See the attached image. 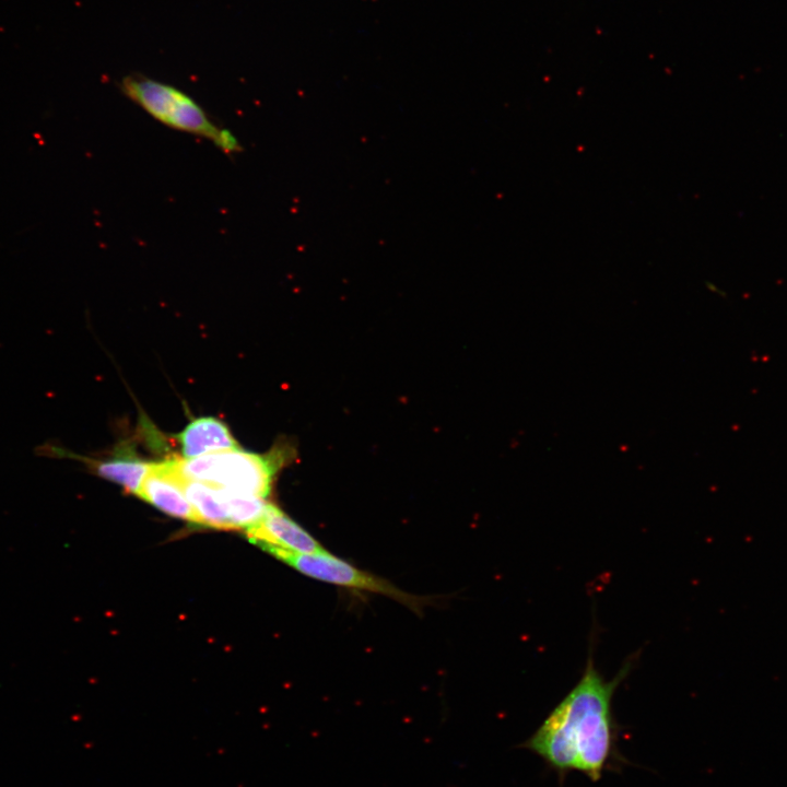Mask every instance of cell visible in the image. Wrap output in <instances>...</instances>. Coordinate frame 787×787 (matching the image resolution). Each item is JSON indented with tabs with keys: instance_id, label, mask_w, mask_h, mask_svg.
I'll return each mask as SVG.
<instances>
[{
	"instance_id": "8992f818",
	"label": "cell",
	"mask_w": 787,
	"mask_h": 787,
	"mask_svg": "<svg viewBox=\"0 0 787 787\" xmlns=\"http://www.w3.org/2000/svg\"><path fill=\"white\" fill-rule=\"evenodd\" d=\"M138 496L172 517L198 524L171 459L150 463Z\"/></svg>"
},
{
	"instance_id": "ba28073f",
	"label": "cell",
	"mask_w": 787,
	"mask_h": 787,
	"mask_svg": "<svg viewBox=\"0 0 787 787\" xmlns=\"http://www.w3.org/2000/svg\"><path fill=\"white\" fill-rule=\"evenodd\" d=\"M177 477L188 502L197 515L199 525L232 530L220 488L199 481L187 480L178 474Z\"/></svg>"
},
{
	"instance_id": "9c48e42d",
	"label": "cell",
	"mask_w": 787,
	"mask_h": 787,
	"mask_svg": "<svg viewBox=\"0 0 787 787\" xmlns=\"http://www.w3.org/2000/svg\"><path fill=\"white\" fill-rule=\"evenodd\" d=\"M221 492L232 530H246L256 525L263 517L269 505L262 497L225 489H221Z\"/></svg>"
},
{
	"instance_id": "7a4b0ae2",
	"label": "cell",
	"mask_w": 787,
	"mask_h": 787,
	"mask_svg": "<svg viewBox=\"0 0 787 787\" xmlns=\"http://www.w3.org/2000/svg\"><path fill=\"white\" fill-rule=\"evenodd\" d=\"M119 87L126 97L161 124L204 138L226 154L242 151L237 138L212 121L207 111L181 90L142 74L122 78Z\"/></svg>"
},
{
	"instance_id": "277c9868",
	"label": "cell",
	"mask_w": 787,
	"mask_h": 787,
	"mask_svg": "<svg viewBox=\"0 0 787 787\" xmlns=\"http://www.w3.org/2000/svg\"><path fill=\"white\" fill-rule=\"evenodd\" d=\"M263 551L269 552L299 573L324 583L379 594L416 612L427 603V598L404 592L388 580L362 571L329 552L303 554L274 548H268Z\"/></svg>"
},
{
	"instance_id": "6da1fadb",
	"label": "cell",
	"mask_w": 787,
	"mask_h": 787,
	"mask_svg": "<svg viewBox=\"0 0 787 787\" xmlns=\"http://www.w3.org/2000/svg\"><path fill=\"white\" fill-rule=\"evenodd\" d=\"M622 680L607 681L589 661L571 692L521 747L564 776L580 772L596 782L620 761L612 696Z\"/></svg>"
},
{
	"instance_id": "52a82bcc",
	"label": "cell",
	"mask_w": 787,
	"mask_h": 787,
	"mask_svg": "<svg viewBox=\"0 0 787 787\" xmlns=\"http://www.w3.org/2000/svg\"><path fill=\"white\" fill-rule=\"evenodd\" d=\"M177 438L183 458H195L238 447L226 424L212 416L195 419Z\"/></svg>"
},
{
	"instance_id": "5b68a950",
	"label": "cell",
	"mask_w": 787,
	"mask_h": 787,
	"mask_svg": "<svg viewBox=\"0 0 787 787\" xmlns=\"http://www.w3.org/2000/svg\"><path fill=\"white\" fill-rule=\"evenodd\" d=\"M246 536L262 550L274 548L303 554L328 552L314 537L272 504L268 505L263 517L256 525L246 529Z\"/></svg>"
},
{
	"instance_id": "3957f363",
	"label": "cell",
	"mask_w": 787,
	"mask_h": 787,
	"mask_svg": "<svg viewBox=\"0 0 787 787\" xmlns=\"http://www.w3.org/2000/svg\"><path fill=\"white\" fill-rule=\"evenodd\" d=\"M171 461L184 479L265 498L282 460L280 454L258 455L237 447Z\"/></svg>"
}]
</instances>
